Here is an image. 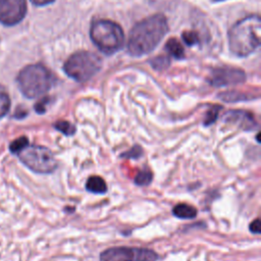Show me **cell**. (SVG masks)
<instances>
[{
    "instance_id": "8",
    "label": "cell",
    "mask_w": 261,
    "mask_h": 261,
    "mask_svg": "<svg viewBox=\"0 0 261 261\" xmlns=\"http://www.w3.org/2000/svg\"><path fill=\"white\" fill-rule=\"evenodd\" d=\"M246 81V73L236 67L223 66L214 68L209 77L208 82L214 87H224L229 85H237Z\"/></svg>"
},
{
    "instance_id": "16",
    "label": "cell",
    "mask_w": 261,
    "mask_h": 261,
    "mask_svg": "<svg viewBox=\"0 0 261 261\" xmlns=\"http://www.w3.org/2000/svg\"><path fill=\"white\" fill-rule=\"evenodd\" d=\"M219 98L225 102H238V101H244L248 99H252L251 97H248L246 94L230 91V92H224L219 95Z\"/></svg>"
},
{
    "instance_id": "11",
    "label": "cell",
    "mask_w": 261,
    "mask_h": 261,
    "mask_svg": "<svg viewBox=\"0 0 261 261\" xmlns=\"http://www.w3.org/2000/svg\"><path fill=\"white\" fill-rule=\"evenodd\" d=\"M172 214L180 219H193L197 216V209L187 203H178L172 208Z\"/></svg>"
},
{
    "instance_id": "3",
    "label": "cell",
    "mask_w": 261,
    "mask_h": 261,
    "mask_svg": "<svg viewBox=\"0 0 261 261\" xmlns=\"http://www.w3.org/2000/svg\"><path fill=\"white\" fill-rule=\"evenodd\" d=\"M54 76L42 64H32L22 68L17 75L19 90L27 98L34 99L42 96L53 86Z\"/></svg>"
},
{
    "instance_id": "25",
    "label": "cell",
    "mask_w": 261,
    "mask_h": 261,
    "mask_svg": "<svg viewBox=\"0 0 261 261\" xmlns=\"http://www.w3.org/2000/svg\"><path fill=\"white\" fill-rule=\"evenodd\" d=\"M35 5H38V6H43V5H47L51 2H53L54 0H31Z\"/></svg>"
},
{
    "instance_id": "18",
    "label": "cell",
    "mask_w": 261,
    "mask_h": 261,
    "mask_svg": "<svg viewBox=\"0 0 261 261\" xmlns=\"http://www.w3.org/2000/svg\"><path fill=\"white\" fill-rule=\"evenodd\" d=\"M10 109V98L8 94L0 90V119L5 116Z\"/></svg>"
},
{
    "instance_id": "9",
    "label": "cell",
    "mask_w": 261,
    "mask_h": 261,
    "mask_svg": "<svg viewBox=\"0 0 261 261\" xmlns=\"http://www.w3.org/2000/svg\"><path fill=\"white\" fill-rule=\"evenodd\" d=\"M27 13L25 0H0V22L5 25H14Z\"/></svg>"
},
{
    "instance_id": "5",
    "label": "cell",
    "mask_w": 261,
    "mask_h": 261,
    "mask_svg": "<svg viewBox=\"0 0 261 261\" xmlns=\"http://www.w3.org/2000/svg\"><path fill=\"white\" fill-rule=\"evenodd\" d=\"M101 58L90 51H79L73 53L64 63L65 73L76 82H87L101 68Z\"/></svg>"
},
{
    "instance_id": "19",
    "label": "cell",
    "mask_w": 261,
    "mask_h": 261,
    "mask_svg": "<svg viewBox=\"0 0 261 261\" xmlns=\"http://www.w3.org/2000/svg\"><path fill=\"white\" fill-rule=\"evenodd\" d=\"M221 109L220 106H217V105H214L212 106L207 112H206V115H205V118H204V125L208 126L212 123L215 122V120L217 119L218 117V114H219V110Z\"/></svg>"
},
{
    "instance_id": "4",
    "label": "cell",
    "mask_w": 261,
    "mask_h": 261,
    "mask_svg": "<svg viewBox=\"0 0 261 261\" xmlns=\"http://www.w3.org/2000/svg\"><path fill=\"white\" fill-rule=\"evenodd\" d=\"M90 36L94 44L105 54H112L123 44V32L120 25L112 20L100 19L91 27Z\"/></svg>"
},
{
    "instance_id": "1",
    "label": "cell",
    "mask_w": 261,
    "mask_h": 261,
    "mask_svg": "<svg viewBox=\"0 0 261 261\" xmlns=\"http://www.w3.org/2000/svg\"><path fill=\"white\" fill-rule=\"evenodd\" d=\"M168 32L167 19L163 14H154L137 24L129 32L127 50L133 56H143L155 49Z\"/></svg>"
},
{
    "instance_id": "23",
    "label": "cell",
    "mask_w": 261,
    "mask_h": 261,
    "mask_svg": "<svg viewBox=\"0 0 261 261\" xmlns=\"http://www.w3.org/2000/svg\"><path fill=\"white\" fill-rule=\"evenodd\" d=\"M48 102H49L48 97L43 98L42 100H40L39 102H37L36 105H35V110H36V112L39 113V114L45 113V112H46V105L48 104Z\"/></svg>"
},
{
    "instance_id": "27",
    "label": "cell",
    "mask_w": 261,
    "mask_h": 261,
    "mask_svg": "<svg viewBox=\"0 0 261 261\" xmlns=\"http://www.w3.org/2000/svg\"><path fill=\"white\" fill-rule=\"evenodd\" d=\"M259 137H260V133H257V136H256V140H257V142H258V143H260V139H259Z\"/></svg>"
},
{
    "instance_id": "13",
    "label": "cell",
    "mask_w": 261,
    "mask_h": 261,
    "mask_svg": "<svg viewBox=\"0 0 261 261\" xmlns=\"http://www.w3.org/2000/svg\"><path fill=\"white\" fill-rule=\"evenodd\" d=\"M165 48L166 51L174 58L179 59L182 58L185 56V50L184 47L181 46V44L179 43V41L175 38L169 39L166 44H165Z\"/></svg>"
},
{
    "instance_id": "2",
    "label": "cell",
    "mask_w": 261,
    "mask_h": 261,
    "mask_svg": "<svg viewBox=\"0 0 261 261\" xmlns=\"http://www.w3.org/2000/svg\"><path fill=\"white\" fill-rule=\"evenodd\" d=\"M261 42V21L259 15H250L236 22L228 32L230 51L240 57L254 52Z\"/></svg>"
},
{
    "instance_id": "10",
    "label": "cell",
    "mask_w": 261,
    "mask_h": 261,
    "mask_svg": "<svg viewBox=\"0 0 261 261\" xmlns=\"http://www.w3.org/2000/svg\"><path fill=\"white\" fill-rule=\"evenodd\" d=\"M223 120L236 124L238 127L250 132L257 127L258 123L251 112L245 110H230L223 116Z\"/></svg>"
},
{
    "instance_id": "15",
    "label": "cell",
    "mask_w": 261,
    "mask_h": 261,
    "mask_svg": "<svg viewBox=\"0 0 261 261\" xmlns=\"http://www.w3.org/2000/svg\"><path fill=\"white\" fill-rule=\"evenodd\" d=\"M54 128L57 129L58 132L62 133L63 135L67 136V137H70V136H73L76 132V127L74 124H72L71 122L69 121H66V120H58L54 123Z\"/></svg>"
},
{
    "instance_id": "14",
    "label": "cell",
    "mask_w": 261,
    "mask_h": 261,
    "mask_svg": "<svg viewBox=\"0 0 261 261\" xmlns=\"http://www.w3.org/2000/svg\"><path fill=\"white\" fill-rule=\"evenodd\" d=\"M152 180H153V173L149 168H144V169L140 170L134 178L135 184L137 186H141V187L150 185Z\"/></svg>"
},
{
    "instance_id": "22",
    "label": "cell",
    "mask_w": 261,
    "mask_h": 261,
    "mask_svg": "<svg viewBox=\"0 0 261 261\" xmlns=\"http://www.w3.org/2000/svg\"><path fill=\"white\" fill-rule=\"evenodd\" d=\"M168 64H169V60L165 56H158V57H156L155 59L152 60L153 67L158 69V70H161V69L167 67Z\"/></svg>"
},
{
    "instance_id": "12",
    "label": "cell",
    "mask_w": 261,
    "mask_h": 261,
    "mask_svg": "<svg viewBox=\"0 0 261 261\" xmlns=\"http://www.w3.org/2000/svg\"><path fill=\"white\" fill-rule=\"evenodd\" d=\"M86 190L93 194H105L107 192V185L101 176L92 175L86 181Z\"/></svg>"
},
{
    "instance_id": "26",
    "label": "cell",
    "mask_w": 261,
    "mask_h": 261,
    "mask_svg": "<svg viewBox=\"0 0 261 261\" xmlns=\"http://www.w3.org/2000/svg\"><path fill=\"white\" fill-rule=\"evenodd\" d=\"M25 115H27V111H25V110H20V111H19V110L17 109L16 112L14 113V116L17 117V118H23Z\"/></svg>"
},
{
    "instance_id": "24",
    "label": "cell",
    "mask_w": 261,
    "mask_h": 261,
    "mask_svg": "<svg viewBox=\"0 0 261 261\" xmlns=\"http://www.w3.org/2000/svg\"><path fill=\"white\" fill-rule=\"evenodd\" d=\"M249 229L252 233L255 234H259L261 232V222L259 218H256L255 220H253L250 225H249Z\"/></svg>"
},
{
    "instance_id": "6",
    "label": "cell",
    "mask_w": 261,
    "mask_h": 261,
    "mask_svg": "<svg viewBox=\"0 0 261 261\" xmlns=\"http://www.w3.org/2000/svg\"><path fill=\"white\" fill-rule=\"evenodd\" d=\"M19 160L36 173L48 174L57 168V160L52 151L41 145H28L17 154Z\"/></svg>"
},
{
    "instance_id": "17",
    "label": "cell",
    "mask_w": 261,
    "mask_h": 261,
    "mask_svg": "<svg viewBox=\"0 0 261 261\" xmlns=\"http://www.w3.org/2000/svg\"><path fill=\"white\" fill-rule=\"evenodd\" d=\"M29 145V139L25 136H21L15 140H13L9 145V150L12 154H18L22 149H24Z\"/></svg>"
},
{
    "instance_id": "28",
    "label": "cell",
    "mask_w": 261,
    "mask_h": 261,
    "mask_svg": "<svg viewBox=\"0 0 261 261\" xmlns=\"http://www.w3.org/2000/svg\"><path fill=\"white\" fill-rule=\"evenodd\" d=\"M214 1H223V0H214Z\"/></svg>"
},
{
    "instance_id": "21",
    "label": "cell",
    "mask_w": 261,
    "mask_h": 261,
    "mask_svg": "<svg viewBox=\"0 0 261 261\" xmlns=\"http://www.w3.org/2000/svg\"><path fill=\"white\" fill-rule=\"evenodd\" d=\"M182 40L185 41L186 44H188L189 46H192V45H195L199 42V36L197 33L195 32H192V31H188V32H185L182 34Z\"/></svg>"
},
{
    "instance_id": "20",
    "label": "cell",
    "mask_w": 261,
    "mask_h": 261,
    "mask_svg": "<svg viewBox=\"0 0 261 261\" xmlns=\"http://www.w3.org/2000/svg\"><path fill=\"white\" fill-rule=\"evenodd\" d=\"M143 154H144V151H143L142 147L139 145H135L129 150L122 153L120 155V157L126 158V159H139L140 157L143 156Z\"/></svg>"
},
{
    "instance_id": "7",
    "label": "cell",
    "mask_w": 261,
    "mask_h": 261,
    "mask_svg": "<svg viewBox=\"0 0 261 261\" xmlns=\"http://www.w3.org/2000/svg\"><path fill=\"white\" fill-rule=\"evenodd\" d=\"M158 254L146 248L113 247L100 254V261H157Z\"/></svg>"
}]
</instances>
